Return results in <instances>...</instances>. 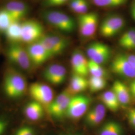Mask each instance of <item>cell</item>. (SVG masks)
<instances>
[{
	"mask_svg": "<svg viewBox=\"0 0 135 135\" xmlns=\"http://www.w3.org/2000/svg\"><path fill=\"white\" fill-rule=\"evenodd\" d=\"M3 90L5 95L10 99L20 98L28 90L27 80L18 71L10 68L4 77Z\"/></svg>",
	"mask_w": 135,
	"mask_h": 135,
	"instance_id": "cell-1",
	"label": "cell"
},
{
	"mask_svg": "<svg viewBox=\"0 0 135 135\" xmlns=\"http://www.w3.org/2000/svg\"><path fill=\"white\" fill-rule=\"evenodd\" d=\"M44 20L52 27L66 33L73 32L76 28V23L72 17L58 11H47L43 14Z\"/></svg>",
	"mask_w": 135,
	"mask_h": 135,
	"instance_id": "cell-2",
	"label": "cell"
},
{
	"mask_svg": "<svg viewBox=\"0 0 135 135\" xmlns=\"http://www.w3.org/2000/svg\"><path fill=\"white\" fill-rule=\"evenodd\" d=\"M7 56L11 62L24 71H29L32 66L26 48L20 43H11L8 47Z\"/></svg>",
	"mask_w": 135,
	"mask_h": 135,
	"instance_id": "cell-3",
	"label": "cell"
},
{
	"mask_svg": "<svg viewBox=\"0 0 135 135\" xmlns=\"http://www.w3.org/2000/svg\"><path fill=\"white\" fill-rule=\"evenodd\" d=\"M28 92L34 101L48 109L54 99L52 89L48 85L40 82L32 83L28 87Z\"/></svg>",
	"mask_w": 135,
	"mask_h": 135,
	"instance_id": "cell-4",
	"label": "cell"
},
{
	"mask_svg": "<svg viewBox=\"0 0 135 135\" xmlns=\"http://www.w3.org/2000/svg\"><path fill=\"white\" fill-rule=\"evenodd\" d=\"M38 42L43 46L51 58L63 53L68 46L67 39L56 35L44 34Z\"/></svg>",
	"mask_w": 135,
	"mask_h": 135,
	"instance_id": "cell-5",
	"label": "cell"
},
{
	"mask_svg": "<svg viewBox=\"0 0 135 135\" xmlns=\"http://www.w3.org/2000/svg\"><path fill=\"white\" fill-rule=\"evenodd\" d=\"M91 100L88 97L76 95L71 97L66 115L73 120H78L87 112Z\"/></svg>",
	"mask_w": 135,
	"mask_h": 135,
	"instance_id": "cell-6",
	"label": "cell"
},
{
	"mask_svg": "<svg viewBox=\"0 0 135 135\" xmlns=\"http://www.w3.org/2000/svg\"><path fill=\"white\" fill-rule=\"evenodd\" d=\"M21 24L22 42L28 45L36 42L44 34L43 26L36 20H26L21 22Z\"/></svg>",
	"mask_w": 135,
	"mask_h": 135,
	"instance_id": "cell-7",
	"label": "cell"
},
{
	"mask_svg": "<svg viewBox=\"0 0 135 135\" xmlns=\"http://www.w3.org/2000/svg\"><path fill=\"white\" fill-rule=\"evenodd\" d=\"M78 23L80 33L82 36L91 38L96 32L99 23V16L95 12L79 15Z\"/></svg>",
	"mask_w": 135,
	"mask_h": 135,
	"instance_id": "cell-8",
	"label": "cell"
},
{
	"mask_svg": "<svg viewBox=\"0 0 135 135\" xmlns=\"http://www.w3.org/2000/svg\"><path fill=\"white\" fill-rule=\"evenodd\" d=\"M87 54L90 60L102 65L111 57V49L105 44L93 42L88 46Z\"/></svg>",
	"mask_w": 135,
	"mask_h": 135,
	"instance_id": "cell-9",
	"label": "cell"
},
{
	"mask_svg": "<svg viewBox=\"0 0 135 135\" xmlns=\"http://www.w3.org/2000/svg\"><path fill=\"white\" fill-rule=\"evenodd\" d=\"M72 96L67 89L64 90L54 98L47 109L49 114L56 118H60L66 115Z\"/></svg>",
	"mask_w": 135,
	"mask_h": 135,
	"instance_id": "cell-10",
	"label": "cell"
},
{
	"mask_svg": "<svg viewBox=\"0 0 135 135\" xmlns=\"http://www.w3.org/2000/svg\"><path fill=\"white\" fill-rule=\"evenodd\" d=\"M125 25L124 19L118 16H111L104 20L100 27V33L104 38H111L118 34Z\"/></svg>",
	"mask_w": 135,
	"mask_h": 135,
	"instance_id": "cell-11",
	"label": "cell"
},
{
	"mask_svg": "<svg viewBox=\"0 0 135 135\" xmlns=\"http://www.w3.org/2000/svg\"><path fill=\"white\" fill-rule=\"evenodd\" d=\"M112 71L122 77L135 79V69L129 62L124 54H119L111 64Z\"/></svg>",
	"mask_w": 135,
	"mask_h": 135,
	"instance_id": "cell-12",
	"label": "cell"
},
{
	"mask_svg": "<svg viewBox=\"0 0 135 135\" xmlns=\"http://www.w3.org/2000/svg\"><path fill=\"white\" fill-rule=\"evenodd\" d=\"M67 71L63 66L53 64L45 68L43 72V77L45 79L51 84L55 86L63 84L66 80Z\"/></svg>",
	"mask_w": 135,
	"mask_h": 135,
	"instance_id": "cell-13",
	"label": "cell"
},
{
	"mask_svg": "<svg viewBox=\"0 0 135 135\" xmlns=\"http://www.w3.org/2000/svg\"><path fill=\"white\" fill-rule=\"evenodd\" d=\"M26 48L32 65L40 66L51 58L46 49L38 41L28 44Z\"/></svg>",
	"mask_w": 135,
	"mask_h": 135,
	"instance_id": "cell-14",
	"label": "cell"
},
{
	"mask_svg": "<svg viewBox=\"0 0 135 135\" xmlns=\"http://www.w3.org/2000/svg\"><path fill=\"white\" fill-rule=\"evenodd\" d=\"M71 66L74 74L86 77L89 73V60L80 51H75L71 58Z\"/></svg>",
	"mask_w": 135,
	"mask_h": 135,
	"instance_id": "cell-15",
	"label": "cell"
},
{
	"mask_svg": "<svg viewBox=\"0 0 135 135\" xmlns=\"http://www.w3.org/2000/svg\"><path fill=\"white\" fill-rule=\"evenodd\" d=\"M5 8L16 22H21V20L24 19L29 12L27 5L20 1L10 2L6 5Z\"/></svg>",
	"mask_w": 135,
	"mask_h": 135,
	"instance_id": "cell-16",
	"label": "cell"
},
{
	"mask_svg": "<svg viewBox=\"0 0 135 135\" xmlns=\"http://www.w3.org/2000/svg\"><path fill=\"white\" fill-rule=\"evenodd\" d=\"M106 107L100 104L90 110L85 116V122L89 126L94 127L101 123L106 115Z\"/></svg>",
	"mask_w": 135,
	"mask_h": 135,
	"instance_id": "cell-17",
	"label": "cell"
},
{
	"mask_svg": "<svg viewBox=\"0 0 135 135\" xmlns=\"http://www.w3.org/2000/svg\"><path fill=\"white\" fill-rule=\"evenodd\" d=\"M112 91L115 94L121 105L126 106L130 103L131 95L129 88L123 82L116 81L112 86Z\"/></svg>",
	"mask_w": 135,
	"mask_h": 135,
	"instance_id": "cell-18",
	"label": "cell"
},
{
	"mask_svg": "<svg viewBox=\"0 0 135 135\" xmlns=\"http://www.w3.org/2000/svg\"><path fill=\"white\" fill-rule=\"evenodd\" d=\"M44 108L38 102L33 100L25 107V116L30 121H38L43 117Z\"/></svg>",
	"mask_w": 135,
	"mask_h": 135,
	"instance_id": "cell-19",
	"label": "cell"
},
{
	"mask_svg": "<svg viewBox=\"0 0 135 135\" xmlns=\"http://www.w3.org/2000/svg\"><path fill=\"white\" fill-rule=\"evenodd\" d=\"M88 88V81L85 77L74 74L70 80L69 86L67 89L72 96L84 92Z\"/></svg>",
	"mask_w": 135,
	"mask_h": 135,
	"instance_id": "cell-20",
	"label": "cell"
},
{
	"mask_svg": "<svg viewBox=\"0 0 135 135\" xmlns=\"http://www.w3.org/2000/svg\"><path fill=\"white\" fill-rule=\"evenodd\" d=\"M11 43H20L22 40V24L21 22H14L4 32Z\"/></svg>",
	"mask_w": 135,
	"mask_h": 135,
	"instance_id": "cell-21",
	"label": "cell"
},
{
	"mask_svg": "<svg viewBox=\"0 0 135 135\" xmlns=\"http://www.w3.org/2000/svg\"><path fill=\"white\" fill-rule=\"evenodd\" d=\"M100 100L102 104L111 111L115 112L121 105L115 94L111 91H108L102 94Z\"/></svg>",
	"mask_w": 135,
	"mask_h": 135,
	"instance_id": "cell-22",
	"label": "cell"
},
{
	"mask_svg": "<svg viewBox=\"0 0 135 135\" xmlns=\"http://www.w3.org/2000/svg\"><path fill=\"white\" fill-rule=\"evenodd\" d=\"M121 125L115 121L107 122L101 128L99 135H122Z\"/></svg>",
	"mask_w": 135,
	"mask_h": 135,
	"instance_id": "cell-23",
	"label": "cell"
},
{
	"mask_svg": "<svg viewBox=\"0 0 135 135\" xmlns=\"http://www.w3.org/2000/svg\"><path fill=\"white\" fill-rule=\"evenodd\" d=\"M88 81V88L92 92H97L103 90L107 86L105 78L91 76Z\"/></svg>",
	"mask_w": 135,
	"mask_h": 135,
	"instance_id": "cell-24",
	"label": "cell"
},
{
	"mask_svg": "<svg viewBox=\"0 0 135 135\" xmlns=\"http://www.w3.org/2000/svg\"><path fill=\"white\" fill-rule=\"evenodd\" d=\"M15 21L10 13L5 9L0 10V32L5 31Z\"/></svg>",
	"mask_w": 135,
	"mask_h": 135,
	"instance_id": "cell-25",
	"label": "cell"
},
{
	"mask_svg": "<svg viewBox=\"0 0 135 135\" xmlns=\"http://www.w3.org/2000/svg\"><path fill=\"white\" fill-rule=\"evenodd\" d=\"M89 72L91 76L105 78L107 73L102 65L95 63L91 60H89Z\"/></svg>",
	"mask_w": 135,
	"mask_h": 135,
	"instance_id": "cell-26",
	"label": "cell"
},
{
	"mask_svg": "<svg viewBox=\"0 0 135 135\" xmlns=\"http://www.w3.org/2000/svg\"><path fill=\"white\" fill-rule=\"evenodd\" d=\"M92 1L98 7L113 8L124 5L127 0H92Z\"/></svg>",
	"mask_w": 135,
	"mask_h": 135,
	"instance_id": "cell-27",
	"label": "cell"
},
{
	"mask_svg": "<svg viewBox=\"0 0 135 135\" xmlns=\"http://www.w3.org/2000/svg\"><path fill=\"white\" fill-rule=\"evenodd\" d=\"M135 36V29H132L127 31L122 35L119 40V45L122 47L130 41Z\"/></svg>",
	"mask_w": 135,
	"mask_h": 135,
	"instance_id": "cell-28",
	"label": "cell"
},
{
	"mask_svg": "<svg viewBox=\"0 0 135 135\" xmlns=\"http://www.w3.org/2000/svg\"><path fill=\"white\" fill-rule=\"evenodd\" d=\"M34 129L29 126H23L20 128L15 132L14 135H35Z\"/></svg>",
	"mask_w": 135,
	"mask_h": 135,
	"instance_id": "cell-29",
	"label": "cell"
},
{
	"mask_svg": "<svg viewBox=\"0 0 135 135\" xmlns=\"http://www.w3.org/2000/svg\"><path fill=\"white\" fill-rule=\"evenodd\" d=\"M88 3L86 0H80L79 5L76 11L79 15L84 14L88 13Z\"/></svg>",
	"mask_w": 135,
	"mask_h": 135,
	"instance_id": "cell-30",
	"label": "cell"
},
{
	"mask_svg": "<svg viewBox=\"0 0 135 135\" xmlns=\"http://www.w3.org/2000/svg\"><path fill=\"white\" fill-rule=\"evenodd\" d=\"M69 0H45V4L48 7H57L65 4Z\"/></svg>",
	"mask_w": 135,
	"mask_h": 135,
	"instance_id": "cell-31",
	"label": "cell"
},
{
	"mask_svg": "<svg viewBox=\"0 0 135 135\" xmlns=\"http://www.w3.org/2000/svg\"><path fill=\"white\" fill-rule=\"evenodd\" d=\"M128 117L131 124L135 127V108H133L129 111Z\"/></svg>",
	"mask_w": 135,
	"mask_h": 135,
	"instance_id": "cell-32",
	"label": "cell"
},
{
	"mask_svg": "<svg viewBox=\"0 0 135 135\" xmlns=\"http://www.w3.org/2000/svg\"><path fill=\"white\" fill-rule=\"evenodd\" d=\"M123 48L127 50H135V36L129 41L128 43L126 44L122 47Z\"/></svg>",
	"mask_w": 135,
	"mask_h": 135,
	"instance_id": "cell-33",
	"label": "cell"
},
{
	"mask_svg": "<svg viewBox=\"0 0 135 135\" xmlns=\"http://www.w3.org/2000/svg\"><path fill=\"white\" fill-rule=\"evenodd\" d=\"M8 126V123L6 120L0 118V135H2L6 130Z\"/></svg>",
	"mask_w": 135,
	"mask_h": 135,
	"instance_id": "cell-34",
	"label": "cell"
},
{
	"mask_svg": "<svg viewBox=\"0 0 135 135\" xmlns=\"http://www.w3.org/2000/svg\"><path fill=\"white\" fill-rule=\"evenodd\" d=\"M80 2V0H71L70 2V8L74 12H76Z\"/></svg>",
	"mask_w": 135,
	"mask_h": 135,
	"instance_id": "cell-35",
	"label": "cell"
},
{
	"mask_svg": "<svg viewBox=\"0 0 135 135\" xmlns=\"http://www.w3.org/2000/svg\"><path fill=\"white\" fill-rule=\"evenodd\" d=\"M126 57L131 65L135 69V55H126Z\"/></svg>",
	"mask_w": 135,
	"mask_h": 135,
	"instance_id": "cell-36",
	"label": "cell"
},
{
	"mask_svg": "<svg viewBox=\"0 0 135 135\" xmlns=\"http://www.w3.org/2000/svg\"><path fill=\"white\" fill-rule=\"evenodd\" d=\"M129 90L130 91L131 95L135 98V79L131 83Z\"/></svg>",
	"mask_w": 135,
	"mask_h": 135,
	"instance_id": "cell-37",
	"label": "cell"
},
{
	"mask_svg": "<svg viewBox=\"0 0 135 135\" xmlns=\"http://www.w3.org/2000/svg\"><path fill=\"white\" fill-rule=\"evenodd\" d=\"M131 15H132L133 19L135 21V3H133L131 6Z\"/></svg>",
	"mask_w": 135,
	"mask_h": 135,
	"instance_id": "cell-38",
	"label": "cell"
},
{
	"mask_svg": "<svg viewBox=\"0 0 135 135\" xmlns=\"http://www.w3.org/2000/svg\"></svg>",
	"mask_w": 135,
	"mask_h": 135,
	"instance_id": "cell-39",
	"label": "cell"
}]
</instances>
